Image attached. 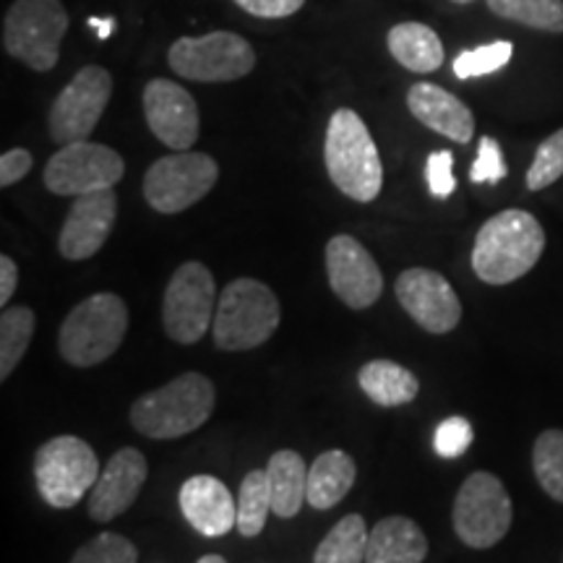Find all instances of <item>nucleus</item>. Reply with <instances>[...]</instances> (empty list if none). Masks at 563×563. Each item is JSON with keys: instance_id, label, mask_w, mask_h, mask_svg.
<instances>
[{"instance_id": "f257e3e1", "label": "nucleus", "mask_w": 563, "mask_h": 563, "mask_svg": "<svg viewBox=\"0 0 563 563\" xmlns=\"http://www.w3.org/2000/svg\"><path fill=\"white\" fill-rule=\"evenodd\" d=\"M545 251V230L530 211L506 209L477 232L473 269L485 285H511L534 269Z\"/></svg>"}, {"instance_id": "f03ea898", "label": "nucleus", "mask_w": 563, "mask_h": 563, "mask_svg": "<svg viewBox=\"0 0 563 563\" xmlns=\"http://www.w3.org/2000/svg\"><path fill=\"white\" fill-rule=\"evenodd\" d=\"M214 384L201 373H183L162 389L139 397L131 407L133 428L146 439H180L199 431L214 412Z\"/></svg>"}, {"instance_id": "7ed1b4c3", "label": "nucleus", "mask_w": 563, "mask_h": 563, "mask_svg": "<svg viewBox=\"0 0 563 563\" xmlns=\"http://www.w3.org/2000/svg\"><path fill=\"white\" fill-rule=\"evenodd\" d=\"M329 178L352 201L371 203L382 194L384 167L368 125L355 110H336L329 121L323 144Z\"/></svg>"}, {"instance_id": "20e7f679", "label": "nucleus", "mask_w": 563, "mask_h": 563, "mask_svg": "<svg viewBox=\"0 0 563 563\" xmlns=\"http://www.w3.org/2000/svg\"><path fill=\"white\" fill-rule=\"evenodd\" d=\"M129 332V308L112 292H97L74 308L58 332L63 361L91 368L115 355Z\"/></svg>"}, {"instance_id": "39448f33", "label": "nucleus", "mask_w": 563, "mask_h": 563, "mask_svg": "<svg viewBox=\"0 0 563 563\" xmlns=\"http://www.w3.org/2000/svg\"><path fill=\"white\" fill-rule=\"evenodd\" d=\"M282 319L279 300L264 282L241 277L220 295L214 323V344L228 352H245L264 344L277 332Z\"/></svg>"}, {"instance_id": "423d86ee", "label": "nucleus", "mask_w": 563, "mask_h": 563, "mask_svg": "<svg viewBox=\"0 0 563 563\" xmlns=\"http://www.w3.org/2000/svg\"><path fill=\"white\" fill-rule=\"evenodd\" d=\"M66 30L68 13L60 0H13L3 21V51L32 70H51Z\"/></svg>"}, {"instance_id": "0eeeda50", "label": "nucleus", "mask_w": 563, "mask_h": 563, "mask_svg": "<svg viewBox=\"0 0 563 563\" xmlns=\"http://www.w3.org/2000/svg\"><path fill=\"white\" fill-rule=\"evenodd\" d=\"M37 488L53 509H70L95 488L100 462L95 449L76 435H58L42 443L34 456Z\"/></svg>"}, {"instance_id": "6e6552de", "label": "nucleus", "mask_w": 563, "mask_h": 563, "mask_svg": "<svg viewBox=\"0 0 563 563\" xmlns=\"http://www.w3.org/2000/svg\"><path fill=\"white\" fill-rule=\"evenodd\" d=\"M454 532L467 548L485 551L501 543L514 519V506L504 483L493 473H473L454 498Z\"/></svg>"}, {"instance_id": "1a4fd4ad", "label": "nucleus", "mask_w": 563, "mask_h": 563, "mask_svg": "<svg viewBox=\"0 0 563 563\" xmlns=\"http://www.w3.org/2000/svg\"><path fill=\"white\" fill-rule=\"evenodd\" d=\"M167 60L180 79L224 84L249 76L256 66V53L241 34L209 32L203 37H180L173 42Z\"/></svg>"}, {"instance_id": "9d476101", "label": "nucleus", "mask_w": 563, "mask_h": 563, "mask_svg": "<svg viewBox=\"0 0 563 563\" xmlns=\"http://www.w3.org/2000/svg\"><path fill=\"white\" fill-rule=\"evenodd\" d=\"M220 178L209 154L175 152L154 162L144 175V199L159 214H178L199 203Z\"/></svg>"}, {"instance_id": "9b49d317", "label": "nucleus", "mask_w": 563, "mask_h": 563, "mask_svg": "<svg viewBox=\"0 0 563 563\" xmlns=\"http://www.w3.org/2000/svg\"><path fill=\"white\" fill-rule=\"evenodd\" d=\"M214 306L217 287L211 272L199 262L183 264L173 274L165 300H162V321H165L167 336L180 344H196L214 323Z\"/></svg>"}, {"instance_id": "f8f14e48", "label": "nucleus", "mask_w": 563, "mask_h": 563, "mask_svg": "<svg viewBox=\"0 0 563 563\" xmlns=\"http://www.w3.org/2000/svg\"><path fill=\"white\" fill-rule=\"evenodd\" d=\"M125 162L121 154L95 141H74L60 146L45 167V186L55 196H84L108 191L123 178Z\"/></svg>"}, {"instance_id": "ddd939ff", "label": "nucleus", "mask_w": 563, "mask_h": 563, "mask_svg": "<svg viewBox=\"0 0 563 563\" xmlns=\"http://www.w3.org/2000/svg\"><path fill=\"white\" fill-rule=\"evenodd\" d=\"M112 97V76L102 66H84L55 97L51 108V136L55 144L66 146L74 141H87L100 123Z\"/></svg>"}, {"instance_id": "4468645a", "label": "nucleus", "mask_w": 563, "mask_h": 563, "mask_svg": "<svg viewBox=\"0 0 563 563\" xmlns=\"http://www.w3.org/2000/svg\"><path fill=\"white\" fill-rule=\"evenodd\" d=\"M329 285L344 306L365 311L384 292V277L376 258L352 235H334L327 245Z\"/></svg>"}, {"instance_id": "2eb2a0df", "label": "nucleus", "mask_w": 563, "mask_h": 563, "mask_svg": "<svg viewBox=\"0 0 563 563\" xmlns=\"http://www.w3.org/2000/svg\"><path fill=\"white\" fill-rule=\"evenodd\" d=\"M397 300L431 334L454 332L462 321V302L454 287L433 269H407L399 274Z\"/></svg>"}, {"instance_id": "dca6fc26", "label": "nucleus", "mask_w": 563, "mask_h": 563, "mask_svg": "<svg viewBox=\"0 0 563 563\" xmlns=\"http://www.w3.org/2000/svg\"><path fill=\"white\" fill-rule=\"evenodd\" d=\"M144 115L154 136L175 152H188L199 141V104L180 84L170 79L146 84Z\"/></svg>"}, {"instance_id": "f3484780", "label": "nucleus", "mask_w": 563, "mask_h": 563, "mask_svg": "<svg viewBox=\"0 0 563 563\" xmlns=\"http://www.w3.org/2000/svg\"><path fill=\"white\" fill-rule=\"evenodd\" d=\"M118 217V196L112 188L74 196L66 222L60 228L58 249L68 262H84L108 243Z\"/></svg>"}, {"instance_id": "a211bd4d", "label": "nucleus", "mask_w": 563, "mask_h": 563, "mask_svg": "<svg viewBox=\"0 0 563 563\" xmlns=\"http://www.w3.org/2000/svg\"><path fill=\"white\" fill-rule=\"evenodd\" d=\"M150 475V464L139 449H121L110 456L104 470L97 477L89 496V517L95 522H112L133 506L139 498L141 485Z\"/></svg>"}, {"instance_id": "6ab92c4d", "label": "nucleus", "mask_w": 563, "mask_h": 563, "mask_svg": "<svg viewBox=\"0 0 563 563\" xmlns=\"http://www.w3.org/2000/svg\"><path fill=\"white\" fill-rule=\"evenodd\" d=\"M180 511L196 532L207 538H224L238 530V501L228 485L211 475L188 477L180 488Z\"/></svg>"}, {"instance_id": "aec40b11", "label": "nucleus", "mask_w": 563, "mask_h": 563, "mask_svg": "<svg viewBox=\"0 0 563 563\" xmlns=\"http://www.w3.org/2000/svg\"><path fill=\"white\" fill-rule=\"evenodd\" d=\"M407 108L422 125L441 133V136L456 141V144H470L475 133L473 110L464 104L452 91L435 87V84L420 81L412 84L407 91Z\"/></svg>"}, {"instance_id": "412c9836", "label": "nucleus", "mask_w": 563, "mask_h": 563, "mask_svg": "<svg viewBox=\"0 0 563 563\" xmlns=\"http://www.w3.org/2000/svg\"><path fill=\"white\" fill-rule=\"evenodd\" d=\"M428 538L418 522L407 517H386L371 530L365 563H422Z\"/></svg>"}, {"instance_id": "4be33fe9", "label": "nucleus", "mask_w": 563, "mask_h": 563, "mask_svg": "<svg viewBox=\"0 0 563 563\" xmlns=\"http://www.w3.org/2000/svg\"><path fill=\"white\" fill-rule=\"evenodd\" d=\"M355 460L347 452L332 449L319 454V460L308 467V504L319 511L334 509L355 485Z\"/></svg>"}, {"instance_id": "5701e85b", "label": "nucleus", "mask_w": 563, "mask_h": 563, "mask_svg": "<svg viewBox=\"0 0 563 563\" xmlns=\"http://www.w3.org/2000/svg\"><path fill=\"white\" fill-rule=\"evenodd\" d=\"M272 488V511L279 519H292L308 501V467L292 449H282L266 464Z\"/></svg>"}, {"instance_id": "b1692460", "label": "nucleus", "mask_w": 563, "mask_h": 563, "mask_svg": "<svg viewBox=\"0 0 563 563\" xmlns=\"http://www.w3.org/2000/svg\"><path fill=\"white\" fill-rule=\"evenodd\" d=\"M391 58L412 74H433L443 63V45L431 26L418 24V21H405V24L391 26L389 37Z\"/></svg>"}, {"instance_id": "393cba45", "label": "nucleus", "mask_w": 563, "mask_h": 563, "mask_svg": "<svg viewBox=\"0 0 563 563\" xmlns=\"http://www.w3.org/2000/svg\"><path fill=\"white\" fill-rule=\"evenodd\" d=\"M361 389L376 405L399 407L412 402L420 391V382L412 371L394 361H371L357 373Z\"/></svg>"}, {"instance_id": "a878e982", "label": "nucleus", "mask_w": 563, "mask_h": 563, "mask_svg": "<svg viewBox=\"0 0 563 563\" xmlns=\"http://www.w3.org/2000/svg\"><path fill=\"white\" fill-rule=\"evenodd\" d=\"M368 538L371 532L365 530L361 514H347L316 548L313 563H365Z\"/></svg>"}, {"instance_id": "bb28decb", "label": "nucleus", "mask_w": 563, "mask_h": 563, "mask_svg": "<svg viewBox=\"0 0 563 563\" xmlns=\"http://www.w3.org/2000/svg\"><path fill=\"white\" fill-rule=\"evenodd\" d=\"M488 9L514 24L563 34V0H488Z\"/></svg>"}, {"instance_id": "cd10ccee", "label": "nucleus", "mask_w": 563, "mask_h": 563, "mask_svg": "<svg viewBox=\"0 0 563 563\" xmlns=\"http://www.w3.org/2000/svg\"><path fill=\"white\" fill-rule=\"evenodd\" d=\"M272 511V488L266 470H253L243 477L238 493V530L243 538H256L266 527V517Z\"/></svg>"}, {"instance_id": "c85d7f7f", "label": "nucleus", "mask_w": 563, "mask_h": 563, "mask_svg": "<svg viewBox=\"0 0 563 563\" xmlns=\"http://www.w3.org/2000/svg\"><path fill=\"white\" fill-rule=\"evenodd\" d=\"M34 334V313L26 306L3 308L0 316V378H9L21 363Z\"/></svg>"}, {"instance_id": "c756f323", "label": "nucleus", "mask_w": 563, "mask_h": 563, "mask_svg": "<svg viewBox=\"0 0 563 563\" xmlns=\"http://www.w3.org/2000/svg\"><path fill=\"white\" fill-rule=\"evenodd\" d=\"M532 470L543 488L553 501L563 504V431L551 428L540 433L532 449Z\"/></svg>"}, {"instance_id": "7c9ffc66", "label": "nucleus", "mask_w": 563, "mask_h": 563, "mask_svg": "<svg viewBox=\"0 0 563 563\" xmlns=\"http://www.w3.org/2000/svg\"><path fill=\"white\" fill-rule=\"evenodd\" d=\"M514 45L506 40L490 42V45H481L475 51H464L456 55L454 74L456 79H477V76H488L501 70L506 63L511 60Z\"/></svg>"}, {"instance_id": "2f4dec72", "label": "nucleus", "mask_w": 563, "mask_h": 563, "mask_svg": "<svg viewBox=\"0 0 563 563\" xmlns=\"http://www.w3.org/2000/svg\"><path fill=\"white\" fill-rule=\"evenodd\" d=\"M139 551L129 538L115 532H102L95 540L84 543L74 553L70 563H136Z\"/></svg>"}, {"instance_id": "473e14b6", "label": "nucleus", "mask_w": 563, "mask_h": 563, "mask_svg": "<svg viewBox=\"0 0 563 563\" xmlns=\"http://www.w3.org/2000/svg\"><path fill=\"white\" fill-rule=\"evenodd\" d=\"M563 175V129L548 136L534 152V159L527 170V188L530 191H543L553 186Z\"/></svg>"}, {"instance_id": "72a5a7b5", "label": "nucleus", "mask_w": 563, "mask_h": 563, "mask_svg": "<svg viewBox=\"0 0 563 563\" xmlns=\"http://www.w3.org/2000/svg\"><path fill=\"white\" fill-rule=\"evenodd\" d=\"M473 439L475 433L467 418H446L439 428H435V435H433L435 454L443 456V460H456V456L467 452Z\"/></svg>"}, {"instance_id": "f704fd0d", "label": "nucleus", "mask_w": 563, "mask_h": 563, "mask_svg": "<svg viewBox=\"0 0 563 563\" xmlns=\"http://www.w3.org/2000/svg\"><path fill=\"white\" fill-rule=\"evenodd\" d=\"M470 178H473V183H490V186H496V183H501L506 178V162L496 139L490 136L481 139L477 159L473 170H470Z\"/></svg>"}, {"instance_id": "c9c22d12", "label": "nucleus", "mask_w": 563, "mask_h": 563, "mask_svg": "<svg viewBox=\"0 0 563 563\" xmlns=\"http://www.w3.org/2000/svg\"><path fill=\"white\" fill-rule=\"evenodd\" d=\"M426 178H428V188H431V194L435 196V199H449L456 188L454 154L446 150L433 152L431 157H428Z\"/></svg>"}, {"instance_id": "e433bc0d", "label": "nucleus", "mask_w": 563, "mask_h": 563, "mask_svg": "<svg viewBox=\"0 0 563 563\" xmlns=\"http://www.w3.org/2000/svg\"><path fill=\"white\" fill-rule=\"evenodd\" d=\"M232 3L241 5V9L249 11L251 16L285 19V16H292V13H298L306 0H232Z\"/></svg>"}, {"instance_id": "4c0bfd02", "label": "nucleus", "mask_w": 563, "mask_h": 563, "mask_svg": "<svg viewBox=\"0 0 563 563\" xmlns=\"http://www.w3.org/2000/svg\"><path fill=\"white\" fill-rule=\"evenodd\" d=\"M32 170V154L26 150H11L0 157V186L11 188Z\"/></svg>"}, {"instance_id": "58836bf2", "label": "nucleus", "mask_w": 563, "mask_h": 563, "mask_svg": "<svg viewBox=\"0 0 563 563\" xmlns=\"http://www.w3.org/2000/svg\"><path fill=\"white\" fill-rule=\"evenodd\" d=\"M19 285V269L13 264L11 256H0V306L9 308V302L16 292Z\"/></svg>"}, {"instance_id": "ea45409f", "label": "nucleus", "mask_w": 563, "mask_h": 563, "mask_svg": "<svg viewBox=\"0 0 563 563\" xmlns=\"http://www.w3.org/2000/svg\"><path fill=\"white\" fill-rule=\"evenodd\" d=\"M91 26H97V34H100V40H108L112 30H115V19H89Z\"/></svg>"}, {"instance_id": "a19ab883", "label": "nucleus", "mask_w": 563, "mask_h": 563, "mask_svg": "<svg viewBox=\"0 0 563 563\" xmlns=\"http://www.w3.org/2000/svg\"><path fill=\"white\" fill-rule=\"evenodd\" d=\"M196 563H228L222 559V555H214V553H209V555H203V559H199Z\"/></svg>"}, {"instance_id": "79ce46f5", "label": "nucleus", "mask_w": 563, "mask_h": 563, "mask_svg": "<svg viewBox=\"0 0 563 563\" xmlns=\"http://www.w3.org/2000/svg\"><path fill=\"white\" fill-rule=\"evenodd\" d=\"M452 3H475V0H452Z\"/></svg>"}]
</instances>
